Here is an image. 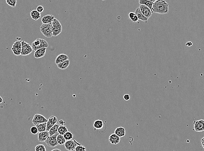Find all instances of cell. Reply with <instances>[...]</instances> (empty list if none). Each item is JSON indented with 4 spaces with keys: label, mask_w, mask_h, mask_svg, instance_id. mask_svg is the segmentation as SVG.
Masks as SVG:
<instances>
[{
    "label": "cell",
    "mask_w": 204,
    "mask_h": 151,
    "mask_svg": "<svg viewBox=\"0 0 204 151\" xmlns=\"http://www.w3.org/2000/svg\"><path fill=\"white\" fill-rule=\"evenodd\" d=\"M153 13L161 15L168 14L169 12V5L165 0H157L154 3L152 8Z\"/></svg>",
    "instance_id": "obj_1"
},
{
    "label": "cell",
    "mask_w": 204,
    "mask_h": 151,
    "mask_svg": "<svg viewBox=\"0 0 204 151\" xmlns=\"http://www.w3.org/2000/svg\"><path fill=\"white\" fill-rule=\"evenodd\" d=\"M40 31L42 34L47 38L53 36V30L52 22L47 24H42L40 27Z\"/></svg>",
    "instance_id": "obj_2"
},
{
    "label": "cell",
    "mask_w": 204,
    "mask_h": 151,
    "mask_svg": "<svg viewBox=\"0 0 204 151\" xmlns=\"http://www.w3.org/2000/svg\"><path fill=\"white\" fill-rule=\"evenodd\" d=\"M53 30V36H57L61 34L62 31V26L60 21L55 18L52 22Z\"/></svg>",
    "instance_id": "obj_3"
},
{
    "label": "cell",
    "mask_w": 204,
    "mask_h": 151,
    "mask_svg": "<svg viewBox=\"0 0 204 151\" xmlns=\"http://www.w3.org/2000/svg\"><path fill=\"white\" fill-rule=\"evenodd\" d=\"M31 46L33 50L36 51L37 49L41 48H47L48 44L47 41L44 39L37 38L31 44Z\"/></svg>",
    "instance_id": "obj_4"
},
{
    "label": "cell",
    "mask_w": 204,
    "mask_h": 151,
    "mask_svg": "<svg viewBox=\"0 0 204 151\" xmlns=\"http://www.w3.org/2000/svg\"><path fill=\"white\" fill-rule=\"evenodd\" d=\"M22 41L20 39L17 40L13 43L11 50L15 55L19 56L21 55L22 50Z\"/></svg>",
    "instance_id": "obj_5"
},
{
    "label": "cell",
    "mask_w": 204,
    "mask_h": 151,
    "mask_svg": "<svg viewBox=\"0 0 204 151\" xmlns=\"http://www.w3.org/2000/svg\"><path fill=\"white\" fill-rule=\"evenodd\" d=\"M33 51V49L31 45L25 41H22V50H21V55H28L32 53Z\"/></svg>",
    "instance_id": "obj_6"
},
{
    "label": "cell",
    "mask_w": 204,
    "mask_h": 151,
    "mask_svg": "<svg viewBox=\"0 0 204 151\" xmlns=\"http://www.w3.org/2000/svg\"><path fill=\"white\" fill-rule=\"evenodd\" d=\"M59 133H56L52 136H49L46 139L45 142L48 147L53 148L58 146V143L57 140V137Z\"/></svg>",
    "instance_id": "obj_7"
},
{
    "label": "cell",
    "mask_w": 204,
    "mask_h": 151,
    "mask_svg": "<svg viewBox=\"0 0 204 151\" xmlns=\"http://www.w3.org/2000/svg\"><path fill=\"white\" fill-rule=\"evenodd\" d=\"M48 120L44 116L41 114H36L34 116L32 122L35 126H37L41 123L47 122Z\"/></svg>",
    "instance_id": "obj_8"
},
{
    "label": "cell",
    "mask_w": 204,
    "mask_h": 151,
    "mask_svg": "<svg viewBox=\"0 0 204 151\" xmlns=\"http://www.w3.org/2000/svg\"><path fill=\"white\" fill-rule=\"evenodd\" d=\"M81 145L80 143H78L76 140H68L64 144V147L68 151H74L75 150V148L77 146Z\"/></svg>",
    "instance_id": "obj_9"
},
{
    "label": "cell",
    "mask_w": 204,
    "mask_h": 151,
    "mask_svg": "<svg viewBox=\"0 0 204 151\" xmlns=\"http://www.w3.org/2000/svg\"><path fill=\"white\" fill-rule=\"evenodd\" d=\"M139 7L140 8L141 12L144 16L148 18L152 16L153 13L152 11L149 7L144 5H140Z\"/></svg>",
    "instance_id": "obj_10"
},
{
    "label": "cell",
    "mask_w": 204,
    "mask_h": 151,
    "mask_svg": "<svg viewBox=\"0 0 204 151\" xmlns=\"http://www.w3.org/2000/svg\"><path fill=\"white\" fill-rule=\"evenodd\" d=\"M194 129L196 132H201L204 131V120L195 121L194 122Z\"/></svg>",
    "instance_id": "obj_11"
},
{
    "label": "cell",
    "mask_w": 204,
    "mask_h": 151,
    "mask_svg": "<svg viewBox=\"0 0 204 151\" xmlns=\"http://www.w3.org/2000/svg\"><path fill=\"white\" fill-rule=\"evenodd\" d=\"M57 122L58 118L56 117L55 116H50L47 122V131H48L53 126L56 124Z\"/></svg>",
    "instance_id": "obj_12"
},
{
    "label": "cell",
    "mask_w": 204,
    "mask_h": 151,
    "mask_svg": "<svg viewBox=\"0 0 204 151\" xmlns=\"http://www.w3.org/2000/svg\"><path fill=\"white\" fill-rule=\"evenodd\" d=\"M109 142L112 145H117L120 142L121 137L118 136L115 133L111 134L108 138Z\"/></svg>",
    "instance_id": "obj_13"
},
{
    "label": "cell",
    "mask_w": 204,
    "mask_h": 151,
    "mask_svg": "<svg viewBox=\"0 0 204 151\" xmlns=\"http://www.w3.org/2000/svg\"><path fill=\"white\" fill-rule=\"evenodd\" d=\"M50 136L47 131L39 132L38 134V140L40 142H45L46 139Z\"/></svg>",
    "instance_id": "obj_14"
},
{
    "label": "cell",
    "mask_w": 204,
    "mask_h": 151,
    "mask_svg": "<svg viewBox=\"0 0 204 151\" xmlns=\"http://www.w3.org/2000/svg\"><path fill=\"white\" fill-rule=\"evenodd\" d=\"M47 48H41L37 49L34 53V57L36 58H41L45 55Z\"/></svg>",
    "instance_id": "obj_15"
},
{
    "label": "cell",
    "mask_w": 204,
    "mask_h": 151,
    "mask_svg": "<svg viewBox=\"0 0 204 151\" xmlns=\"http://www.w3.org/2000/svg\"><path fill=\"white\" fill-rule=\"evenodd\" d=\"M135 13L137 15L139 20H141L145 23H147L148 18L144 16L140 11L139 7H138L135 10Z\"/></svg>",
    "instance_id": "obj_16"
},
{
    "label": "cell",
    "mask_w": 204,
    "mask_h": 151,
    "mask_svg": "<svg viewBox=\"0 0 204 151\" xmlns=\"http://www.w3.org/2000/svg\"><path fill=\"white\" fill-rule=\"evenodd\" d=\"M70 64V61L69 59H68V60H66V61L58 63L57 64V65L59 69H62V70H65L69 67Z\"/></svg>",
    "instance_id": "obj_17"
},
{
    "label": "cell",
    "mask_w": 204,
    "mask_h": 151,
    "mask_svg": "<svg viewBox=\"0 0 204 151\" xmlns=\"http://www.w3.org/2000/svg\"><path fill=\"white\" fill-rule=\"evenodd\" d=\"M114 133L120 137H124L126 134L125 128L122 127H118L115 129V131H114Z\"/></svg>",
    "instance_id": "obj_18"
},
{
    "label": "cell",
    "mask_w": 204,
    "mask_h": 151,
    "mask_svg": "<svg viewBox=\"0 0 204 151\" xmlns=\"http://www.w3.org/2000/svg\"><path fill=\"white\" fill-rule=\"evenodd\" d=\"M55 18V17L52 15H46L41 18V22L42 24L51 23Z\"/></svg>",
    "instance_id": "obj_19"
},
{
    "label": "cell",
    "mask_w": 204,
    "mask_h": 151,
    "mask_svg": "<svg viewBox=\"0 0 204 151\" xmlns=\"http://www.w3.org/2000/svg\"><path fill=\"white\" fill-rule=\"evenodd\" d=\"M68 56L67 55L64 54H61L57 57L56 60H55V63L57 65L60 62L68 60Z\"/></svg>",
    "instance_id": "obj_20"
},
{
    "label": "cell",
    "mask_w": 204,
    "mask_h": 151,
    "mask_svg": "<svg viewBox=\"0 0 204 151\" xmlns=\"http://www.w3.org/2000/svg\"><path fill=\"white\" fill-rule=\"evenodd\" d=\"M104 122L101 120H97L94 122V128L95 130H100L103 128Z\"/></svg>",
    "instance_id": "obj_21"
},
{
    "label": "cell",
    "mask_w": 204,
    "mask_h": 151,
    "mask_svg": "<svg viewBox=\"0 0 204 151\" xmlns=\"http://www.w3.org/2000/svg\"><path fill=\"white\" fill-rule=\"evenodd\" d=\"M30 15L32 19L35 21H37L41 17V13L38 12L37 10H34L30 12Z\"/></svg>",
    "instance_id": "obj_22"
},
{
    "label": "cell",
    "mask_w": 204,
    "mask_h": 151,
    "mask_svg": "<svg viewBox=\"0 0 204 151\" xmlns=\"http://www.w3.org/2000/svg\"><path fill=\"white\" fill-rule=\"evenodd\" d=\"M60 126V125L58 124H55L54 126H53L50 130L48 131L49 135L50 136H52L53 135H55L56 133H58V128Z\"/></svg>",
    "instance_id": "obj_23"
},
{
    "label": "cell",
    "mask_w": 204,
    "mask_h": 151,
    "mask_svg": "<svg viewBox=\"0 0 204 151\" xmlns=\"http://www.w3.org/2000/svg\"><path fill=\"white\" fill-rule=\"evenodd\" d=\"M139 5H144L147 6L148 7H149L152 11L153 5V2L150 1L149 0H139ZM153 13V12H152Z\"/></svg>",
    "instance_id": "obj_24"
},
{
    "label": "cell",
    "mask_w": 204,
    "mask_h": 151,
    "mask_svg": "<svg viewBox=\"0 0 204 151\" xmlns=\"http://www.w3.org/2000/svg\"><path fill=\"white\" fill-rule=\"evenodd\" d=\"M57 140L58 142L59 145H64L66 142V138H64L63 135H61L60 134L58 135L57 137Z\"/></svg>",
    "instance_id": "obj_25"
},
{
    "label": "cell",
    "mask_w": 204,
    "mask_h": 151,
    "mask_svg": "<svg viewBox=\"0 0 204 151\" xmlns=\"http://www.w3.org/2000/svg\"><path fill=\"white\" fill-rule=\"evenodd\" d=\"M38 129L39 132H42L46 131H47V122L41 123L39 125L36 126Z\"/></svg>",
    "instance_id": "obj_26"
},
{
    "label": "cell",
    "mask_w": 204,
    "mask_h": 151,
    "mask_svg": "<svg viewBox=\"0 0 204 151\" xmlns=\"http://www.w3.org/2000/svg\"><path fill=\"white\" fill-rule=\"evenodd\" d=\"M68 131V128H67V127L64 125L60 126L58 128V132L61 135H64Z\"/></svg>",
    "instance_id": "obj_27"
},
{
    "label": "cell",
    "mask_w": 204,
    "mask_h": 151,
    "mask_svg": "<svg viewBox=\"0 0 204 151\" xmlns=\"http://www.w3.org/2000/svg\"><path fill=\"white\" fill-rule=\"evenodd\" d=\"M129 17L133 22H137L138 21V18L135 13L131 12L129 14Z\"/></svg>",
    "instance_id": "obj_28"
},
{
    "label": "cell",
    "mask_w": 204,
    "mask_h": 151,
    "mask_svg": "<svg viewBox=\"0 0 204 151\" xmlns=\"http://www.w3.org/2000/svg\"><path fill=\"white\" fill-rule=\"evenodd\" d=\"M63 136H64V138H66V141L72 140V139L74 137V135L73 133H72L71 132L69 131L67 132Z\"/></svg>",
    "instance_id": "obj_29"
},
{
    "label": "cell",
    "mask_w": 204,
    "mask_h": 151,
    "mask_svg": "<svg viewBox=\"0 0 204 151\" xmlns=\"http://www.w3.org/2000/svg\"><path fill=\"white\" fill-rule=\"evenodd\" d=\"M6 3L12 7H15L17 3V0H5Z\"/></svg>",
    "instance_id": "obj_30"
},
{
    "label": "cell",
    "mask_w": 204,
    "mask_h": 151,
    "mask_svg": "<svg viewBox=\"0 0 204 151\" xmlns=\"http://www.w3.org/2000/svg\"><path fill=\"white\" fill-rule=\"evenodd\" d=\"M35 151H46V148L44 145L40 144L37 145L35 147Z\"/></svg>",
    "instance_id": "obj_31"
},
{
    "label": "cell",
    "mask_w": 204,
    "mask_h": 151,
    "mask_svg": "<svg viewBox=\"0 0 204 151\" xmlns=\"http://www.w3.org/2000/svg\"><path fill=\"white\" fill-rule=\"evenodd\" d=\"M30 132L33 135L37 134L39 132L37 127L36 126L31 127V128H30Z\"/></svg>",
    "instance_id": "obj_32"
},
{
    "label": "cell",
    "mask_w": 204,
    "mask_h": 151,
    "mask_svg": "<svg viewBox=\"0 0 204 151\" xmlns=\"http://www.w3.org/2000/svg\"><path fill=\"white\" fill-rule=\"evenodd\" d=\"M86 148L82 144L77 146L75 148L76 151H86Z\"/></svg>",
    "instance_id": "obj_33"
},
{
    "label": "cell",
    "mask_w": 204,
    "mask_h": 151,
    "mask_svg": "<svg viewBox=\"0 0 204 151\" xmlns=\"http://www.w3.org/2000/svg\"><path fill=\"white\" fill-rule=\"evenodd\" d=\"M37 10L40 13H41V12L44 11V8L42 6L39 5L37 7Z\"/></svg>",
    "instance_id": "obj_34"
},
{
    "label": "cell",
    "mask_w": 204,
    "mask_h": 151,
    "mask_svg": "<svg viewBox=\"0 0 204 151\" xmlns=\"http://www.w3.org/2000/svg\"><path fill=\"white\" fill-rule=\"evenodd\" d=\"M123 98L125 101H128L130 99V95L128 94H125Z\"/></svg>",
    "instance_id": "obj_35"
},
{
    "label": "cell",
    "mask_w": 204,
    "mask_h": 151,
    "mask_svg": "<svg viewBox=\"0 0 204 151\" xmlns=\"http://www.w3.org/2000/svg\"><path fill=\"white\" fill-rule=\"evenodd\" d=\"M192 42H191V41H189V42H187L186 44V45L187 46L189 47H191V46L192 45Z\"/></svg>",
    "instance_id": "obj_36"
},
{
    "label": "cell",
    "mask_w": 204,
    "mask_h": 151,
    "mask_svg": "<svg viewBox=\"0 0 204 151\" xmlns=\"http://www.w3.org/2000/svg\"><path fill=\"white\" fill-rule=\"evenodd\" d=\"M59 125H60V126H62V125H64V123H66V122L64 121L63 120H61L59 122Z\"/></svg>",
    "instance_id": "obj_37"
},
{
    "label": "cell",
    "mask_w": 204,
    "mask_h": 151,
    "mask_svg": "<svg viewBox=\"0 0 204 151\" xmlns=\"http://www.w3.org/2000/svg\"><path fill=\"white\" fill-rule=\"evenodd\" d=\"M201 144L202 145V146H203V148H204V137L202 138V139H201Z\"/></svg>",
    "instance_id": "obj_38"
},
{
    "label": "cell",
    "mask_w": 204,
    "mask_h": 151,
    "mask_svg": "<svg viewBox=\"0 0 204 151\" xmlns=\"http://www.w3.org/2000/svg\"><path fill=\"white\" fill-rule=\"evenodd\" d=\"M0 98H1V99H0V100H1V101H0V103H2L3 102V99H2V97H0Z\"/></svg>",
    "instance_id": "obj_39"
},
{
    "label": "cell",
    "mask_w": 204,
    "mask_h": 151,
    "mask_svg": "<svg viewBox=\"0 0 204 151\" xmlns=\"http://www.w3.org/2000/svg\"><path fill=\"white\" fill-rule=\"evenodd\" d=\"M61 151V150H60V149H53V150H52V151Z\"/></svg>",
    "instance_id": "obj_40"
},
{
    "label": "cell",
    "mask_w": 204,
    "mask_h": 151,
    "mask_svg": "<svg viewBox=\"0 0 204 151\" xmlns=\"http://www.w3.org/2000/svg\"><path fill=\"white\" fill-rule=\"evenodd\" d=\"M149 1H152V2H153V3H154V2H155V1H157V0H149Z\"/></svg>",
    "instance_id": "obj_41"
},
{
    "label": "cell",
    "mask_w": 204,
    "mask_h": 151,
    "mask_svg": "<svg viewBox=\"0 0 204 151\" xmlns=\"http://www.w3.org/2000/svg\"><path fill=\"white\" fill-rule=\"evenodd\" d=\"M102 1H106V0H102Z\"/></svg>",
    "instance_id": "obj_42"
},
{
    "label": "cell",
    "mask_w": 204,
    "mask_h": 151,
    "mask_svg": "<svg viewBox=\"0 0 204 151\" xmlns=\"http://www.w3.org/2000/svg\"></svg>",
    "instance_id": "obj_43"
}]
</instances>
